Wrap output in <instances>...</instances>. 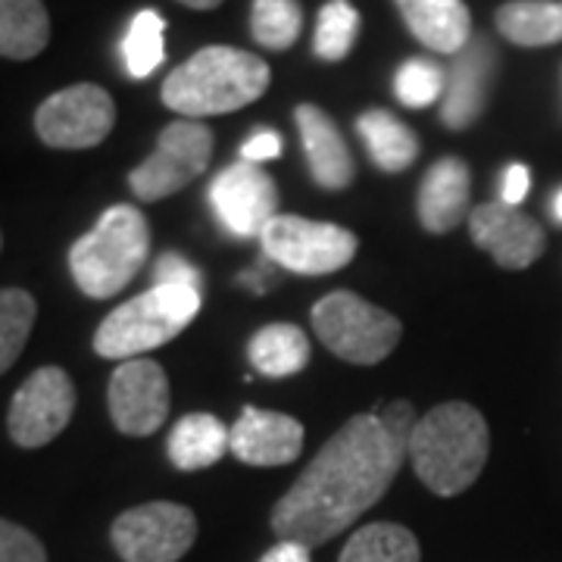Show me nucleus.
Masks as SVG:
<instances>
[{
  "label": "nucleus",
  "mask_w": 562,
  "mask_h": 562,
  "mask_svg": "<svg viewBox=\"0 0 562 562\" xmlns=\"http://www.w3.org/2000/svg\"><path fill=\"white\" fill-rule=\"evenodd\" d=\"M416 413L406 401L344 422L272 509L279 541L319 547L382 501L409 457Z\"/></svg>",
  "instance_id": "obj_1"
},
{
  "label": "nucleus",
  "mask_w": 562,
  "mask_h": 562,
  "mask_svg": "<svg viewBox=\"0 0 562 562\" xmlns=\"http://www.w3.org/2000/svg\"><path fill=\"white\" fill-rule=\"evenodd\" d=\"M269 88V66L241 47L213 44L176 66L162 81V103L181 120H206L244 110Z\"/></svg>",
  "instance_id": "obj_2"
},
{
  "label": "nucleus",
  "mask_w": 562,
  "mask_h": 562,
  "mask_svg": "<svg viewBox=\"0 0 562 562\" xmlns=\"http://www.w3.org/2000/svg\"><path fill=\"white\" fill-rule=\"evenodd\" d=\"M487 447L491 435L482 413L472 403L450 401L416 422L409 435V460L428 491L457 497L482 475Z\"/></svg>",
  "instance_id": "obj_3"
},
{
  "label": "nucleus",
  "mask_w": 562,
  "mask_h": 562,
  "mask_svg": "<svg viewBox=\"0 0 562 562\" xmlns=\"http://www.w3.org/2000/svg\"><path fill=\"white\" fill-rule=\"evenodd\" d=\"M150 254V225L138 206L116 203L103 213L98 225L81 235L69 250V269L81 294L106 301L116 297L140 272Z\"/></svg>",
  "instance_id": "obj_4"
},
{
  "label": "nucleus",
  "mask_w": 562,
  "mask_h": 562,
  "mask_svg": "<svg viewBox=\"0 0 562 562\" xmlns=\"http://www.w3.org/2000/svg\"><path fill=\"white\" fill-rule=\"evenodd\" d=\"M201 306L203 291L198 288L150 284V291L116 306L101 322L94 350L106 360H138V353L162 347L181 335L201 313Z\"/></svg>",
  "instance_id": "obj_5"
},
{
  "label": "nucleus",
  "mask_w": 562,
  "mask_h": 562,
  "mask_svg": "<svg viewBox=\"0 0 562 562\" xmlns=\"http://www.w3.org/2000/svg\"><path fill=\"white\" fill-rule=\"evenodd\" d=\"M313 328L319 341L347 362L372 366L382 362L403 338L397 316L362 301L350 291H335L313 306Z\"/></svg>",
  "instance_id": "obj_6"
},
{
  "label": "nucleus",
  "mask_w": 562,
  "mask_h": 562,
  "mask_svg": "<svg viewBox=\"0 0 562 562\" xmlns=\"http://www.w3.org/2000/svg\"><path fill=\"white\" fill-rule=\"evenodd\" d=\"M262 257L297 276H328L357 257V235L335 222L276 216L260 235Z\"/></svg>",
  "instance_id": "obj_7"
},
{
  "label": "nucleus",
  "mask_w": 562,
  "mask_h": 562,
  "mask_svg": "<svg viewBox=\"0 0 562 562\" xmlns=\"http://www.w3.org/2000/svg\"><path fill=\"white\" fill-rule=\"evenodd\" d=\"M213 154V132L201 120L169 122L157 138V147L138 169H132L128 184L138 201H162L179 194L194 179H201Z\"/></svg>",
  "instance_id": "obj_8"
},
{
  "label": "nucleus",
  "mask_w": 562,
  "mask_h": 562,
  "mask_svg": "<svg viewBox=\"0 0 562 562\" xmlns=\"http://www.w3.org/2000/svg\"><path fill=\"white\" fill-rule=\"evenodd\" d=\"M198 538V519L188 506L169 501L140 503L122 513L110 541L125 562H179Z\"/></svg>",
  "instance_id": "obj_9"
},
{
  "label": "nucleus",
  "mask_w": 562,
  "mask_h": 562,
  "mask_svg": "<svg viewBox=\"0 0 562 562\" xmlns=\"http://www.w3.org/2000/svg\"><path fill=\"white\" fill-rule=\"evenodd\" d=\"M113 125H116V103L101 85L91 81L50 94L35 113L38 138L57 150L98 147L113 132Z\"/></svg>",
  "instance_id": "obj_10"
},
{
  "label": "nucleus",
  "mask_w": 562,
  "mask_h": 562,
  "mask_svg": "<svg viewBox=\"0 0 562 562\" xmlns=\"http://www.w3.org/2000/svg\"><path fill=\"white\" fill-rule=\"evenodd\" d=\"M72 409H76L72 379L57 366H44L38 372H32L13 394L10 413H7L10 438L25 450L44 447L54 438H60L63 428L72 419Z\"/></svg>",
  "instance_id": "obj_11"
},
{
  "label": "nucleus",
  "mask_w": 562,
  "mask_h": 562,
  "mask_svg": "<svg viewBox=\"0 0 562 562\" xmlns=\"http://www.w3.org/2000/svg\"><path fill=\"white\" fill-rule=\"evenodd\" d=\"M210 206L228 235L260 238L262 228L279 216V191L266 169L238 160L210 181Z\"/></svg>",
  "instance_id": "obj_12"
},
{
  "label": "nucleus",
  "mask_w": 562,
  "mask_h": 562,
  "mask_svg": "<svg viewBox=\"0 0 562 562\" xmlns=\"http://www.w3.org/2000/svg\"><path fill=\"white\" fill-rule=\"evenodd\" d=\"M110 416L122 435L147 438L169 416V379L160 362L125 360L110 379Z\"/></svg>",
  "instance_id": "obj_13"
},
{
  "label": "nucleus",
  "mask_w": 562,
  "mask_h": 562,
  "mask_svg": "<svg viewBox=\"0 0 562 562\" xmlns=\"http://www.w3.org/2000/svg\"><path fill=\"white\" fill-rule=\"evenodd\" d=\"M469 235L503 269H528L541 260L547 235L519 206L482 203L469 213Z\"/></svg>",
  "instance_id": "obj_14"
},
{
  "label": "nucleus",
  "mask_w": 562,
  "mask_h": 562,
  "mask_svg": "<svg viewBox=\"0 0 562 562\" xmlns=\"http://www.w3.org/2000/svg\"><path fill=\"white\" fill-rule=\"evenodd\" d=\"M497 72V54L487 38H472L453 57V69L447 76V91L441 101V120L447 128L462 132L479 120L487 106V91Z\"/></svg>",
  "instance_id": "obj_15"
},
{
  "label": "nucleus",
  "mask_w": 562,
  "mask_h": 562,
  "mask_svg": "<svg viewBox=\"0 0 562 562\" xmlns=\"http://www.w3.org/2000/svg\"><path fill=\"white\" fill-rule=\"evenodd\" d=\"M228 450L247 465H284L303 450V425L284 413L247 406L228 428Z\"/></svg>",
  "instance_id": "obj_16"
},
{
  "label": "nucleus",
  "mask_w": 562,
  "mask_h": 562,
  "mask_svg": "<svg viewBox=\"0 0 562 562\" xmlns=\"http://www.w3.org/2000/svg\"><path fill=\"white\" fill-rule=\"evenodd\" d=\"M294 120L301 128V144L306 150V162H310V172L319 188L325 191H344L350 181H353V157L347 150V140L338 132L335 120L319 110L316 103H301L294 110Z\"/></svg>",
  "instance_id": "obj_17"
},
{
  "label": "nucleus",
  "mask_w": 562,
  "mask_h": 562,
  "mask_svg": "<svg viewBox=\"0 0 562 562\" xmlns=\"http://www.w3.org/2000/svg\"><path fill=\"white\" fill-rule=\"evenodd\" d=\"M469 194H472V176L460 157L438 160L419 184V222L422 228L443 235L453 232L469 216Z\"/></svg>",
  "instance_id": "obj_18"
},
{
  "label": "nucleus",
  "mask_w": 562,
  "mask_h": 562,
  "mask_svg": "<svg viewBox=\"0 0 562 562\" xmlns=\"http://www.w3.org/2000/svg\"><path fill=\"white\" fill-rule=\"evenodd\" d=\"M413 38L435 54H460L472 41V13L462 0H394Z\"/></svg>",
  "instance_id": "obj_19"
},
{
  "label": "nucleus",
  "mask_w": 562,
  "mask_h": 562,
  "mask_svg": "<svg viewBox=\"0 0 562 562\" xmlns=\"http://www.w3.org/2000/svg\"><path fill=\"white\" fill-rule=\"evenodd\" d=\"M247 357L254 362V369L266 379H291V375L306 369L310 341H306L303 328H297V325L272 322V325H266L250 338Z\"/></svg>",
  "instance_id": "obj_20"
},
{
  "label": "nucleus",
  "mask_w": 562,
  "mask_h": 562,
  "mask_svg": "<svg viewBox=\"0 0 562 562\" xmlns=\"http://www.w3.org/2000/svg\"><path fill=\"white\" fill-rule=\"evenodd\" d=\"M169 460L181 472H198L220 462L228 450V428L210 413H191L169 435Z\"/></svg>",
  "instance_id": "obj_21"
},
{
  "label": "nucleus",
  "mask_w": 562,
  "mask_h": 562,
  "mask_svg": "<svg viewBox=\"0 0 562 562\" xmlns=\"http://www.w3.org/2000/svg\"><path fill=\"white\" fill-rule=\"evenodd\" d=\"M357 132L382 172H403L419 157V138L387 110H366L357 120Z\"/></svg>",
  "instance_id": "obj_22"
},
{
  "label": "nucleus",
  "mask_w": 562,
  "mask_h": 562,
  "mask_svg": "<svg viewBox=\"0 0 562 562\" xmlns=\"http://www.w3.org/2000/svg\"><path fill=\"white\" fill-rule=\"evenodd\" d=\"M50 41L44 0H0V57L35 60Z\"/></svg>",
  "instance_id": "obj_23"
},
{
  "label": "nucleus",
  "mask_w": 562,
  "mask_h": 562,
  "mask_svg": "<svg viewBox=\"0 0 562 562\" xmlns=\"http://www.w3.org/2000/svg\"><path fill=\"white\" fill-rule=\"evenodd\" d=\"M494 22L509 44L550 47L562 41V0H509L497 10Z\"/></svg>",
  "instance_id": "obj_24"
},
{
  "label": "nucleus",
  "mask_w": 562,
  "mask_h": 562,
  "mask_svg": "<svg viewBox=\"0 0 562 562\" xmlns=\"http://www.w3.org/2000/svg\"><path fill=\"white\" fill-rule=\"evenodd\" d=\"M422 550L409 528L394 522H372L353 531L338 562H419Z\"/></svg>",
  "instance_id": "obj_25"
},
{
  "label": "nucleus",
  "mask_w": 562,
  "mask_h": 562,
  "mask_svg": "<svg viewBox=\"0 0 562 562\" xmlns=\"http://www.w3.org/2000/svg\"><path fill=\"white\" fill-rule=\"evenodd\" d=\"M166 22L157 10H140L122 38V63L132 79H147L166 57Z\"/></svg>",
  "instance_id": "obj_26"
},
{
  "label": "nucleus",
  "mask_w": 562,
  "mask_h": 562,
  "mask_svg": "<svg viewBox=\"0 0 562 562\" xmlns=\"http://www.w3.org/2000/svg\"><path fill=\"white\" fill-rule=\"evenodd\" d=\"M303 10L297 0H254L250 35L266 50H288L301 38Z\"/></svg>",
  "instance_id": "obj_27"
},
{
  "label": "nucleus",
  "mask_w": 562,
  "mask_h": 562,
  "mask_svg": "<svg viewBox=\"0 0 562 562\" xmlns=\"http://www.w3.org/2000/svg\"><path fill=\"white\" fill-rule=\"evenodd\" d=\"M38 303L22 288H0V375L20 360L22 347L32 335Z\"/></svg>",
  "instance_id": "obj_28"
},
{
  "label": "nucleus",
  "mask_w": 562,
  "mask_h": 562,
  "mask_svg": "<svg viewBox=\"0 0 562 562\" xmlns=\"http://www.w3.org/2000/svg\"><path fill=\"white\" fill-rule=\"evenodd\" d=\"M360 38V13L350 0H328L319 10L313 50L325 63L344 60Z\"/></svg>",
  "instance_id": "obj_29"
},
{
  "label": "nucleus",
  "mask_w": 562,
  "mask_h": 562,
  "mask_svg": "<svg viewBox=\"0 0 562 562\" xmlns=\"http://www.w3.org/2000/svg\"><path fill=\"white\" fill-rule=\"evenodd\" d=\"M447 91V76L438 63L425 60V57H413L397 69L394 76V94L401 98L403 106L409 110H422L438 103Z\"/></svg>",
  "instance_id": "obj_30"
},
{
  "label": "nucleus",
  "mask_w": 562,
  "mask_h": 562,
  "mask_svg": "<svg viewBox=\"0 0 562 562\" xmlns=\"http://www.w3.org/2000/svg\"><path fill=\"white\" fill-rule=\"evenodd\" d=\"M0 562H47V550L29 528L0 519Z\"/></svg>",
  "instance_id": "obj_31"
},
{
  "label": "nucleus",
  "mask_w": 562,
  "mask_h": 562,
  "mask_svg": "<svg viewBox=\"0 0 562 562\" xmlns=\"http://www.w3.org/2000/svg\"><path fill=\"white\" fill-rule=\"evenodd\" d=\"M154 284L198 288V291H203V276L181 254H162L157 266H154Z\"/></svg>",
  "instance_id": "obj_32"
},
{
  "label": "nucleus",
  "mask_w": 562,
  "mask_h": 562,
  "mask_svg": "<svg viewBox=\"0 0 562 562\" xmlns=\"http://www.w3.org/2000/svg\"><path fill=\"white\" fill-rule=\"evenodd\" d=\"M281 147H284V140L276 132H269V128H260L257 135H250V138L241 144V160L244 162H266V160H276L281 157Z\"/></svg>",
  "instance_id": "obj_33"
},
{
  "label": "nucleus",
  "mask_w": 562,
  "mask_h": 562,
  "mask_svg": "<svg viewBox=\"0 0 562 562\" xmlns=\"http://www.w3.org/2000/svg\"><path fill=\"white\" fill-rule=\"evenodd\" d=\"M528 191H531V172H528V166H522V162L506 166L501 181V203L519 206L528 198Z\"/></svg>",
  "instance_id": "obj_34"
},
{
  "label": "nucleus",
  "mask_w": 562,
  "mask_h": 562,
  "mask_svg": "<svg viewBox=\"0 0 562 562\" xmlns=\"http://www.w3.org/2000/svg\"><path fill=\"white\" fill-rule=\"evenodd\" d=\"M260 562H310V547L294 541H279L272 550H266Z\"/></svg>",
  "instance_id": "obj_35"
},
{
  "label": "nucleus",
  "mask_w": 562,
  "mask_h": 562,
  "mask_svg": "<svg viewBox=\"0 0 562 562\" xmlns=\"http://www.w3.org/2000/svg\"><path fill=\"white\" fill-rule=\"evenodd\" d=\"M266 279H269V272H266V269H257V272H254V269H247V272L241 276V284H247V288H254L257 294H262V291L269 288V281Z\"/></svg>",
  "instance_id": "obj_36"
},
{
  "label": "nucleus",
  "mask_w": 562,
  "mask_h": 562,
  "mask_svg": "<svg viewBox=\"0 0 562 562\" xmlns=\"http://www.w3.org/2000/svg\"><path fill=\"white\" fill-rule=\"evenodd\" d=\"M184 7H191V10H216L222 0H179Z\"/></svg>",
  "instance_id": "obj_37"
},
{
  "label": "nucleus",
  "mask_w": 562,
  "mask_h": 562,
  "mask_svg": "<svg viewBox=\"0 0 562 562\" xmlns=\"http://www.w3.org/2000/svg\"><path fill=\"white\" fill-rule=\"evenodd\" d=\"M553 216H557V222L562 225V188L553 194Z\"/></svg>",
  "instance_id": "obj_38"
},
{
  "label": "nucleus",
  "mask_w": 562,
  "mask_h": 562,
  "mask_svg": "<svg viewBox=\"0 0 562 562\" xmlns=\"http://www.w3.org/2000/svg\"><path fill=\"white\" fill-rule=\"evenodd\" d=\"M0 244H3V238H0Z\"/></svg>",
  "instance_id": "obj_39"
}]
</instances>
